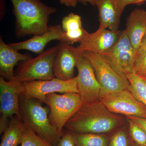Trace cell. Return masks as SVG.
Masks as SVG:
<instances>
[{
    "instance_id": "6da1fadb",
    "label": "cell",
    "mask_w": 146,
    "mask_h": 146,
    "mask_svg": "<svg viewBox=\"0 0 146 146\" xmlns=\"http://www.w3.org/2000/svg\"><path fill=\"white\" fill-rule=\"evenodd\" d=\"M122 119L110 112L100 100L84 102L65 124L74 133H105L121 123Z\"/></svg>"
},
{
    "instance_id": "7a4b0ae2",
    "label": "cell",
    "mask_w": 146,
    "mask_h": 146,
    "mask_svg": "<svg viewBox=\"0 0 146 146\" xmlns=\"http://www.w3.org/2000/svg\"><path fill=\"white\" fill-rule=\"evenodd\" d=\"M15 17V34L21 38L40 35L48 30L49 19L56 9L40 0H10Z\"/></svg>"
},
{
    "instance_id": "3957f363",
    "label": "cell",
    "mask_w": 146,
    "mask_h": 146,
    "mask_svg": "<svg viewBox=\"0 0 146 146\" xmlns=\"http://www.w3.org/2000/svg\"><path fill=\"white\" fill-rule=\"evenodd\" d=\"M41 102L35 99L20 98L21 120L27 127L34 131L40 138L52 146L61 138L63 132L54 128L49 119V109Z\"/></svg>"
},
{
    "instance_id": "277c9868",
    "label": "cell",
    "mask_w": 146,
    "mask_h": 146,
    "mask_svg": "<svg viewBox=\"0 0 146 146\" xmlns=\"http://www.w3.org/2000/svg\"><path fill=\"white\" fill-rule=\"evenodd\" d=\"M58 48L57 45L44 51L36 57L22 61L16 69L13 80L24 82L50 80L55 78L53 66Z\"/></svg>"
},
{
    "instance_id": "5b68a950",
    "label": "cell",
    "mask_w": 146,
    "mask_h": 146,
    "mask_svg": "<svg viewBox=\"0 0 146 146\" xmlns=\"http://www.w3.org/2000/svg\"><path fill=\"white\" fill-rule=\"evenodd\" d=\"M83 103L78 93L47 95L44 103L49 107V119L52 125L58 132H63L65 124Z\"/></svg>"
},
{
    "instance_id": "8992f818",
    "label": "cell",
    "mask_w": 146,
    "mask_h": 146,
    "mask_svg": "<svg viewBox=\"0 0 146 146\" xmlns=\"http://www.w3.org/2000/svg\"><path fill=\"white\" fill-rule=\"evenodd\" d=\"M91 62L101 87L100 96L127 89L129 84L126 76L120 73L99 54L81 52Z\"/></svg>"
},
{
    "instance_id": "52a82bcc",
    "label": "cell",
    "mask_w": 146,
    "mask_h": 146,
    "mask_svg": "<svg viewBox=\"0 0 146 146\" xmlns=\"http://www.w3.org/2000/svg\"><path fill=\"white\" fill-rule=\"evenodd\" d=\"M24 91L23 82L0 78V133H3L13 116L21 119L20 98Z\"/></svg>"
},
{
    "instance_id": "ba28073f",
    "label": "cell",
    "mask_w": 146,
    "mask_h": 146,
    "mask_svg": "<svg viewBox=\"0 0 146 146\" xmlns=\"http://www.w3.org/2000/svg\"><path fill=\"white\" fill-rule=\"evenodd\" d=\"M24 91L22 96L27 99H35L44 103L48 94L59 93H78L77 78L62 80L56 78L50 80H33L23 82Z\"/></svg>"
},
{
    "instance_id": "9c48e42d",
    "label": "cell",
    "mask_w": 146,
    "mask_h": 146,
    "mask_svg": "<svg viewBox=\"0 0 146 146\" xmlns=\"http://www.w3.org/2000/svg\"><path fill=\"white\" fill-rule=\"evenodd\" d=\"M136 54L123 30L114 46L106 52L100 54L117 70L126 76L128 73L134 72Z\"/></svg>"
},
{
    "instance_id": "30bf717a",
    "label": "cell",
    "mask_w": 146,
    "mask_h": 146,
    "mask_svg": "<svg viewBox=\"0 0 146 146\" xmlns=\"http://www.w3.org/2000/svg\"><path fill=\"white\" fill-rule=\"evenodd\" d=\"M99 100L110 112L146 119V107L127 89L106 94Z\"/></svg>"
},
{
    "instance_id": "8fae6325",
    "label": "cell",
    "mask_w": 146,
    "mask_h": 146,
    "mask_svg": "<svg viewBox=\"0 0 146 146\" xmlns=\"http://www.w3.org/2000/svg\"><path fill=\"white\" fill-rule=\"evenodd\" d=\"M76 68L78 71L77 86L78 94L84 102L99 100L101 87L90 61L78 52Z\"/></svg>"
},
{
    "instance_id": "7c38bea8",
    "label": "cell",
    "mask_w": 146,
    "mask_h": 146,
    "mask_svg": "<svg viewBox=\"0 0 146 146\" xmlns=\"http://www.w3.org/2000/svg\"><path fill=\"white\" fill-rule=\"evenodd\" d=\"M121 32L119 30L113 31L99 27L96 31L92 33L88 32L76 49L80 52L88 51L99 54L104 53L114 46Z\"/></svg>"
},
{
    "instance_id": "4fadbf2b",
    "label": "cell",
    "mask_w": 146,
    "mask_h": 146,
    "mask_svg": "<svg viewBox=\"0 0 146 146\" xmlns=\"http://www.w3.org/2000/svg\"><path fill=\"white\" fill-rule=\"evenodd\" d=\"M54 60L53 71L55 77L68 80L75 77L78 51L76 47L60 41Z\"/></svg>"
},
{
    "instance_id": "5bb4252c",
    "label": "cell",
    "mask_w": 146,
    "mask_h": 146,
    "mask_svg": "<svg viewBox=\"0 0 146 146\" xmlns=\"http://www.w3.org/2000/svg\"><path fill=\"white\" fill-rule=\"evenodd\" d=\"M64 33L60 25H50L48 30L43 34L34 35L25 41L11 43L9 45L18 51L27 50L39 54L44 51V50L47 44L51 41L54 40L63 41Z\"/></svg>"
},
{
    "instance_id": "9a60e30c",
    "label": "cell",
    "mask_w": 146,
    "mask_h": 146,
    "mask_svg": "<svg viewBox=\"0 0 146 146\" xmlns=\"http://www.w3.org/2000/svg\"><path fill=\"white\" fill-rule=\"evenodd\" d=\"M100 27L117 31L123 9L118 0H95Z\"/></svg>"
},
{
    "instance_id": "2e32d148",
    "label": "cell",
    "mask_w": 146,
    "mask_h": 146,
    "mask_svg": "<svg viewBox=\"0 0 146 146\" xmlns=\"http://www.w3.org/2000/svg\"><path fill=\"white\" fill-rule=\"evenodd\" d=\"M32 57L29 53L22 54L7 44L0 39V74L5 80H13L15 76L14 68L19 62Z\"/></svg>"
},
{
    "instance_id": "e0dca14e",
    "label": "cell",
    "mask_w": 146,
    "mask_h": 146,
    "mask_svg": "<svg viewBox=\"0 0 146 146\" xmlns=\"http://www.w3.org/2000/svg\"><path fill=\"white\" fill-rule=\"evenodd\" d=\"M126 25L124 31L137 52L146 33V10L143 9H134L127 18Z\"/></svg>"
},
{
    "instance_id": "ac0fdd59",
    "label": "cell",
    "mask_w": 146,
    "mask_h": 146,
    "mask_svg": "<svg viewBox=\"0 0 146 146\" xmlns=\"http://www.w3.org/2000/svg\"><path fill=\"white\" fill-rule=\"evenodd\" d=\"M27 128L22 120L13 116L3 133L0 146H18L21 144Z\"/></svg>"
},
{
    "instance_id": "d6986e66",
    "label": "cell",
    "mask_w": 146,
    "mask_h": 146,
    "mask_svg": "<svg viewBox=\"0 0 146 146\" xmlns=\"http://www.w3.org/2000/svg\"><path fill=\"white\" fill-rule=\"evenodd\" d=\"M129 84L127 89L146 107V83L141 77L134 73L126 75Z\"/></svg>"
},
{
    "instance_id": "ffe728a7",
    "label": "cell",
    "mask_w": 146,
    "mask_h": 146,
    "mask_svg": "<svg viewBox=\"0 0 146 146\" xmlns=\"http://www.w3.org/2000/svg\"><path fill=\"white\" fill-rule=\"evenodd\" d=\"M72 133L76 146H107V139L102 135L93 133Z\"/></svg>"
},
{
    "instance_id": "44dd1931",
    "label": "cell",
    "mask_w": 146,
    "mask_h": 146,
    "mask_svg": "<svg viewBox=\"0 0 146 146\" xmlns=\"http://www.w3.org/2000/svg\"><path fill=\"white\" fill-rule=\"evenodd\" d=\"M62 27L63 31H74L83 28L81 16L73 13H69L63 18Z\"/></svg>"
},
{
    "instance_id": "7402d4cb",
    "label": "cell",
    "mask_w": 146,
    "mask_h": 146,
    "mask_svg": "<svg viewBox=\"0 0 146 146\" xmlns=\"http://www.w3.org/2000/svg\"><path fill=\"white\" fill-rule=\"evenodd\" d=\"M21 144V146H53L28 127L25 131Z\"/></svg>"
},
{
    "instance_id": "603a6c76",
    "label": "cell",
    "mask_w": 146,
    "mask_h": 146,
    "mask_svg": "<svg viewBox=\"0 0 146 146\" xmlns=\"http://www.w3.org/2000/svg\"><path fill=\"white\" fill-rule=\"evenodd\" d=\"M127 119L129 123V130L133 141L140 146L146 145V133L145 131L132 120Z\"/></svg>"
},
{
    "instance_id": "cb8c5ba5",
    "label": "cell",
    "mask_w": 146,
    "mask_h": 146,
    "mask_svg": "<svg viewBox=\"0 0 146 146\" xmlns=\"http://www.w3.org/2000/svg\"><path fill=\"white\" fill-rule=\"evenodd\" d=\"M88 33L83 28L74 31L64 32L62 42L69 44L76 42L81 43Z\"/></svg>"
},
{
    "instance_id": "d4e9b609",
    "label": "cell",
    "mask_w": 146,
    "mask_h": 146,
    "mask_svg": "<svg viewBox=\"0 0 146 146\" xmlns=\"http://www.w3.org/2000/svg\"><path fill=\"white\" fill-rule=\"evenodd\" d=\"M133 73L140 77H146V52L136 56Z\"/></svg>"
},
{
    "instance_id": "484cf974",
    "label": "cell",
    "mask_w": 146,
    "mask_h": 146,
    "mask_svg": "<svg viewBox=\"0 0 146 146\" xmlns=\"http://www.w3.org/2000/svg\"><path fill=\"white\" fill-rule=\"evenodd\" d=\"M109 146H128L127 136L124 131H118L111 139Z\"/></svg>"
},
{
    "instance_id": "4316f807",
    "label": "cell",
    "mask_w": 146,
    "mask_h": 146,
    "mask_svg": "<svg viewBox=\"0 0 146 146\" xmlns=\"http://www.w3.org/2000/svg\"><path fill=\"white\" fill-rule=\"evenodd\" d=\"M53 146H76L71 132L63 133L61 138L55 145Z\"/></svg>"
},
{
    "instance_id": "83f0119b",
    "label": "cell",
    "mask_w": 146,
    "mask_h": 146,
    "mask_svg": "<svg viewBox=\"0 0 146 146\" xmlns=\"http://www.w3.org/2000/svg\"><path fill=\"white\" fill-rule=\"evenodd\" d=\"M119 3L120 5L123 9L124 10L125 8L127 5H141L146 1V0H118Z\"/></svg>"
},
{
    "instance_id": "f1b7e54d",
    "label": "cell",
    "mask_w": 146,
    "mask_h": 146,
    "mask_svg": "<svg viewBox=\"0 0 146 146\" xmlns=\"http://www.w3.org/2000/svg\"><path fill=\"white\" fill-rule=\"evenodd\" d=\"M127 118L132 120L136 123L145 131L146 133V119L136 116H127Z\"/></svg>"
},
{
    "instance_id": "f546056e",
    "label": "cell",
    "mask_w": 146,
    "mask_h": 146,
    "mask_svg": "<svg viewBox=\"0 0 146 146\" xmlns=\"http://www.w3.org/2000/svg\"><path fill=\"white\" fill-rule=\"evenodd\" d=\"M146 52V33L143 37L137 51L136 56Z\"/></svg>"
},
{
    "instance_id": "4dcf8cb0",
    "label": "cell",
    "mask_w": 146,
    "mask_h": 146,
    "mask_svg": "<svg viewBox=\"0 0 146 146\" xmlns=\"http://www.w3.org/2000/svg\"><path fill=\"white\" fill-rule=\"evenodd\" d=\"M59 2L62 5H64L66 6L75 7L77 5L76 0H59Z\"/></svg>"
},
{
    "instance_id": "1f68e13d",
    "label": "cell",
    "mask_w": 146,
    "mask_h": 146,
    "mask_svg": "<svg viewBox=\"0 0 146 146\" xmlns=\"http://www.w3.org/2000/svg\"><path fill=\"white\" fill-rule=\"evenodd\" d=\"M78 2L81 3L84 5H87L88 3L90 4L94 7H95V0H76Z\"/></svg>"
},
{
    "instance_id": "d6a6232c",
    "label": "cell",
    "mask_w": 146,
    "mask_h": 146,
    "mask_svg": "<svg viewBox=\"0 0 146 146\" xmlns=\"http://www.w3.org/2000/svg\"><path fill=\"white\" fill-rule=\"evenodd\" d=\"M141 77L143 80L146 83V77Z\"/></svg>"
},
{
    "instance_id": "836d02e7",
    "label": "cell",
    "mask_w": 146,
    "mask_h": 146,
    "mask_svg": "<svg viewBox=\"0 0 146 146\" xmlns=\"http://www.w3.org/2000/svg\"><path fill=\"white\" fill-rule=\"evenodd\" d=\"M145 146H146V145Z\"/></svg>"
}]
</instances>
